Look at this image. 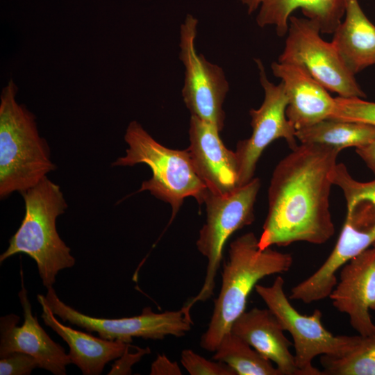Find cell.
Segmentation results:
<instances>
[{
	"mask_svg": "<svg viewBox=\"0 0 375 375\" xmlns=\"http://www.w3.org/2000/svg\"><path fill=\"white\" fill-rule=\"evenodd\" d=\"M340 150L300 144L276 165L268 190L260 249L297 242H326L335 233L329 196Z\"/></svg>",
	"mask_w": 375,
	"mask_h": 375,
	"instance_id": "1",
	"label": "cell"
},
{
	"mask_svg": "<svg viewBox=\"0 0 375 375\" xmlns=\"http://www.w3.org/2000/svg\"><path fill=\"white\" fill-rule=\"evenodd\" d=\"M292 263L290 253L271 247L260 249L253 232L234 240L229 246L221 289L208 328L201 337L200 346L215 352L234 321L245 311L247 299L258 282L267 276L288 272Z\"/></svg>",
	"mask_w": 375,
	"mask_h": 375,
	"instance_id": "2",
	"label": "cell"
},
{
	"mask_svg": "<svg viewBox=\"0 0 375 375\" xmlns=\"http://www.w3.org/2000/svg\"><path fill=\"white\" fill-rule=\"evenodd\" d=\"M20 194L25 215L9 240L8 248L1 254L0 262L17 253L26 254L35 262L42 284L47 288L55 283L60 270L71 268L76 262L56 225L67 203L60 186L47 176Z\"/></svg>",
	"mask_w": 375,
	"mask_h": 375,
	"instance_id": "3",
	"label": "cell"
},
{
	"mask_svg": "<svg viewBox=\"0 0 375 375\" xmlns=\"http://www.w3.org/2000/svg\"><path fill=\"white\" fill-rule=\"evenodd\" d=\"M12 80L3 88L0 102V198L21 193L56 169L35 115L16 101Z\"/></svg>",
	"mask_w": 375,
	"mask_h": 375,
	"instance_id": "4",
	"label": "cell"
},
{
	"mask_svg": "<svg viewBox=\"0 0 375 375\" xmlns=\"http://www.w3.org/2000/svg\"><path fill=\"white\" fill-rule=\"evenodd\" d=\"M124 140L128 147L126 155L118 158L113 166L145 164L152 176L142 182L138 192L149 191L172 207V222L187 197L201 204L208 188L195 172L188 149L167 148L157 142L137 121L126 128ZM169 222V223H170Z\"/></svg>",
	"mask_w": 375,
	"mask_h": 375,
	"instance_id": "5",
	"label": "cell"
},
{
	"mask_svg": "<svg viewBox=\"0 0 375 375\" xmlns=\"http://www.w3.org/2000/svg\"><path fill=\"white\" fill-rule=\"evenodd\" d=\"M333 185L340 188L347 203V215L335 246L325 262L303 281L312 297H328L337 284V271L375 242V178L354 179L343 163H337Z\"/></svg>",
	"mask_w": 375,
	"mask_h": 375,
	"instance_id": "6",
	"label": "cell"
},
{
	"mask_svg": "<svg viewBox=\"0 0 375 375\" xmlns=\"http://www.w3.org/2000/svg\"><path fill=\"white\" fill-rule=\"evenodd\" d=\"M260 188V179L253 178L226 194L208 190L203 201L206 221L196 242L198 251L207 259L206 273L200 291L187 302L189 308L213 295L224 244L233 233L254 222V205Z\"/></svg>",
	"mask_w": 375,
	"mask_h": 375,
	"instance_id": "7",
	"label": "cell"
},
{
	"mask_svg": "<svg viewBox=\"0 0 375 375\" xmlns=\"http://www.w3.org/2000/svg\"><path fill=\"white\" fill-rule=\"evenodd\" d=\"M284 279L278 276L270 286L257 284L255 290L284 331L291 335L294 360L302 375H322L312 360L318 356H340L357 343L359 335L335 336L322 324V312L316 309L310 315L299 313L291 304L284 290Z\"/></svg>",
	"mask_w": 375,
	"mask_h": 375,
	"instance_id": "8",
	"label": "cell"
},
{
	"mask_svg": "<svg viewBox=\"0 0 375 375\" xmlns=\"http://www.w3.org/2000/svg\"><path fill=\"white\" fill-rule=\"evenodd\" d=\"M320 33L316 22L292 15L278 62L303 67L327 90L339 97L365 98L355 75L346 67L332 42L324 40Z\"/></svg>",
	"mask_w": 375,
	"mask_h": 375,
	"instance_id": "9",
	"label": "cell"
},
{
	"mask_svg": "<svg viewBox=\"0 0 375 375\" xmlns=\"http://www.w3.org/2000/svg\"><path fill=\"white\" fill-rule=\"evenodd\" d=\"M44 301L52 312L64 322L96 332L110 340L131 343L133 338L162 340L167 335L182 337L193 324L190 308L184 305L178 310L154 312L151 307L143 308L140 315L118 319L91 317L75 310L62 301L53 286L47 288Z\"/></svg>",
	"mask_w": 375,
	"mask_h": 375,
	"instance_id": "10",
	"label": "cell"
},
{
	"mask_svg": "<svg viewBox=\"0 0 375 375\" xmlns=\"http://www.w3.org/2000/svg\"><path fill=\"white\" fill-rule=\"evenodd\" d=\"M198 22L194 16L188 14L180 26L179 59L185 68L181 94L191 115L221 132L226 118L223 104L229 84L222 68L197 51Z\"/></svg>",
	"mask_w": 375,
	"mask_h": 375,
	"instance_id": "11",
	"label": "cell"
},
{
	"mask_svg": "<svg viewBox=\"0 0 375 375\" xmlns=\"http://www.w3.org/2000/svg\"><path fill=\"white\" fill-rule=\"evenodd\" d=\"M259 81L264 90V99L258 109H251L252 133L239 141L235 151L238 169V186L249 183L254 177L257 162L263 151L274 140L283 138L291 149L297 144L296 129L286 117L288 99L283 82H270L260 59H255Z\"/></svg>",
	"mask_w": 375,
	"mask_h": 375,
	"instance_id": "12",
	"label": "cell"
},
{
	"mask_svg": "<svg viewBox=\"0 0 375 375\" xmlns=\"http://www.w3.org/2000/svg\"><path fill=\"white\" fill-rule=\"evenodd\" d=\"M22 289L18 296L23 308L24 322L17 326L19 317L10 314L0 318V358L19 351L35 357L40 368L55 375H65L66 366L71 363L64 349L55 342L40 325L32 313L31 304L24 285L21 269Z\"/></svg>",
	"mask_w": 375,
	"mask_h": 375,
	"instance_id": "13",
	"label": "cell"
},
{
	"mask_svg": "<svg viewBox=\"0 0 375 375\" xmlns=\"http://www.w3.org/2000/svg\"><path fill=\"white\" fill-rule=\"evenodd\" d=\"M333 306L349 316L360 335H375V324L369 310L375 311V249L369 247L342 267L338 283L329 297Z\"/></svg>",
	"mask_w": 375,
	"mask_h": 375,
	"instance_id": "14",
	"label": "cell"
},
{
	"mask_svg": "<svg viewBox=\"0 0 375 375\" xmlns=\"http://www.w3.org/2000/svg\"><path fill=\"white\" fill-rule=\"evenodd\" d=\"M219 134L212 124L191 115L187 149L195 172L210 192L223 194L238 187V169L235 151L226 147Z\"/></svg>",
	"mask_w": 375,
	"mask_h": 375,
	"instance_id": "15",
	"label": "cell"
},
{
	"mask_svg": "<svg viewBox=\"0 0 375 375\" xmlns=\"http://www.w3.org/2000/svg\"><path fill=\"white\" fill-rule=\"evenodd\" d=\"M274 76L283 83L288 99L286 117L296 131L328 119L335 107V98L303 67L273 62Z\"/></svg>",
	"mask_w": 375,
	"mask_h": 375,
	"instance_id": "16",
	"label": "cell"
},
{
	"mask_svg": "<svg viewBox=\"0 0 375 375\" xmlns=\"http://www.w3.org/2000/svg\"><path fill=\"white\" fill-rule=\"evenodd\" d=\"M251 15L256 12L258 26H274L278 36L287 34L289 19L300 9L316 22L321 33H333L344 17L348 0H238Z\"/></svg>",
	"mask_w": 375,
	"mask_h": 375,
	"instance_id": "17",
	"label": "cell"
},
{
	"mask_svg": "<svg viewBox=\"0 0 375 375\" xmlns=\"http://www.w3.org/2000/svg\"><path fill=\"white\" fill-rule=\"evenodd\" d=\"M231 331L274 362L281 375H302L290 350L293 344L269 308L245 310L234 321Z\"/></svg>",
	"mask_w": 375,
	"mask_h": 375,
	"instance_id": "18",
	"label": "cell"
},
{
	"mask_svg": "<svg viewBox=\"0 0 375 375\" xmlns=\"http://www.w3.org/2000/svg\"><path fill=\"white\" fill-rule=\"evenodd\" d=\"M42 309L41 317L46 326L54 331L69 347L71 363L76 365L84 375L101 374L105 365L119 358L131 343L97 338L61 324L54 317L44 301L38 294Z\"/></svg>",
	"mask_w": 375,
	"mask_h": 375,
	"instance_id": "19",
	"label": "cell"
},
{
	"mask_svg": "<svg viewBox=\"0 0 375 375\" xmlns=\"http://www.w3.org/2000/svg\"><path fill=\"white\" fill-rule=\"evenodd\" d=\"M333 34L332 44L353 75L375 65V26L358 0H348L344 19Z\"/></svg>",
	"mask_w": 375,
	"mask_h": 375,
	"instance_id": "20",
	"label": "cell"
},
{
	"mask_svg": "<svg viewBox=\"0 0 375 375\" xmlns=\"http://www.w3.org/2000/svg\"><path fill=\"white\" fill-rule=\"evenodd\" d=\"M301 144H318L343 149L367 145L375 139V126L358 122L326 119L296 131Z\"/></svg>",
	"mask_w": 375,
	"mask_h": 375,
	"instance_id": "21",
	"label": "cell"
},
{
	"mask_svg": "<svg viewBox=\"0 0 375 375\" xmlns=\"http://www.w3.org/2000/svg\"><path fill=\"white\" fill-rule=\"evenodd\" d=\"M212 359L228 365L236 375H281L272 361L231 331L222 338Z\"/></svg>",
	"mask_w": 375,
	"mask_h": 375,
	"instance_id": "22",
	"label": "cell"
},
{
	"mask_svg": "<svg viewBox=\"0 0 375 375\" xmlns=\"http://www.w3.org/2000/svg\"><path fill=\"white\" fill-rule=\"evenodd\" d=\"M322 375H375V335L362 336L340 356H321Z\"/></svg>",
	"mask_w": 375,
	"mask_h": 375,
	"instance_id": "23",
	"label": "cell"
},
{
	"mask_svg": "<svg viewBox=\"0 0 375 375\" xmlns=\"http://www.w3.org/2000/svg\"><path fill=\"white\" fill-rule=\"evenodd\" d=\"M328 119L363 123L375 126V102L362 98H335L333 112Z\"/></svg>",
	"mask_w": 375,
	"mask_h": 375,
	"instance_id": "24",
	"label": "cell"
},
{
	"mask_svg": "<svg viewBox=\"0 0 375 375\" xmlns=\"http://www.w3.org/2000/svg\"><path fill=\"white\" fill-rule=\"evenodd\" d=\"M181 362L191 375H236L226 364L208 360L191 349L182 351Z\"/></svg>",
	"mask_w": 375,
	"mask_h": 375,
	"instance_id": "25",
	"label": "cell"
},
{
	"mask_svg": "<svg viewBox=\"0 0 375 375\" xmlns=\"http://www.w3.org/2000/svg\"><path fill=\"white\" fill-rule=\"evenodd\" d=\"M37 367L40 368L37 359L23 352H12L0 359L1 375H28Z\"/></svg>",
	"mask_w": 375,
	"mask_h": 375,
	"instance_id": "26",
	"label": "cell"
},
{
	"mask_svg": "<svg viewBox=\"0 0 375 375\" xmlns=\"http://www.w3.org/2000/svg\"><path fill=\"white\" fill-rule=\"evenodd\" d=\"M131 344L126 349L124 353L112 365L109 375L116 374H131L132 366L139 362L141 358L146 354H149L151 350L149 347L142 349H138V351L135 353L129 352V347Z\"/></svg>",
	"mask_w": 375,
	"mask_h": 375,
	"instance_id": "27",
	"label": "cell"
},
{
	"mask_svg": "<svg viewBox=\"0 0 375 375\" xmlns=\"http://www.w3.org/2000/svg\"><path fill=\"white\" fill-rule=\"evenodd\" d=\"M181 371L176 362H173L164 354L158 355L152 362L151 375H181Z\"/></svg>",
	"mask_w": 375,
	"mask_h": 375,
	"instance_id": "28",
	"label": "cell"
},
{
	"mask_svg": "<svg viewBox=\"0 0 375 375\" xmlns=\"http://www.w3.org/2000/svg\"><path fill=\"white\" fill-rule=\"evenodd\" d=\"M356 152L375 175V139L367 145L356 148Z\"/></svg>",
	"mask_w": 375,
	"mask_h": 375,
	"instance_id": "29",
	"label": "cell"
},
{
	"mask_svg": "<svg viewBox=\"0 0 375 375\" xmlns=\"http://www.w3.org/2000/svg\"><path fill=\"white\" fill-rule=\"evenodd\" d=\"M372 247L375 249V242L373 244Z\"/></svg>",
	"mask_w": 375,
	"mask_h": 375,
	"instance_id": "30",
	"label": "cell"
}]
</instances>
